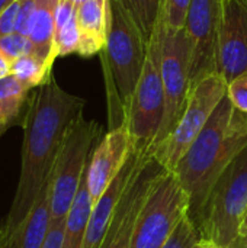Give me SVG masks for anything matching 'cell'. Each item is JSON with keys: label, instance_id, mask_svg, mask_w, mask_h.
I'll return each mask as SVG.
<instances>
[{"label": "cell", "instance_id": "6da1fadb", "mask_svg": "<svg viewBox=\"0 0 247 248\" xmlns=\"http://www.w3.org/2000/svg\"><path fill=\"white\" fill-rule=\"evenodd\" d=\"M84 105V99L61 89L54 76L32 93L22 126L23 144L19 182L1 228L3 238L32 211L38 196L51 179L63 141L70 126L83 113Z\"/></svg>", "mask_w": 247, "mask_h": 248}, {"label": "cell", "instance_id": "7a4b0ae2", "mask_svg": "<svg viewBox=\"0 0 247 248\" xmlns=\"http://www.w3.org/2000/svg\"><path fill=\"white\" fill-rule=\"evenodd\" d=\"M246 147L247 113L237 110L226 96L173 170L189 198L194 224L217 179Z\"/></svg>", "mask_w": 247, "mask_h": 248}, {"label": "cell", "instance_id": "3957f363", "mask_svg": "<svg viewBox=\"0 0 247 248\" xmlns=\"http://www.w3.org/2000/svg\"><path fill=\"white\" fill-rule=\"evenodd\" d=\"M108 35L105 44L109 129L124 124L135 86L141 77L148 42L122 0H108Z\"/></svg>", "mask_w": 247, "mask_h": 248}, {"label": "cell", "instance_id": "277c9868", "mask_svg": "<svg viewBox=\"0 0 247 248\" xmlns=\"http://www.w3.org/2000/svg\"><path fill=\"white\" fill-rule=\"evenodd\" d=\"M247 209V147L226 167L214 183L195 221L201 238L231 247L240 235Z\"/></svg>", "mask_w": 247, "mask_h": 248}, {"label": "cell", "instance_id": "5b68a950", "mask_svg": "<svg viewBox=\"0 0 247 248\" xmlns=\"http://www.w3.org/2000/svg\"><path fill=\"white\" fill-rule=\"evenodd\" d=\"M102 138V126L96 121H86L83 113L70 126L49 180L51 224L66 221L86 174L90 155Z\"/></svg>", "mask_w": 247, "mask_h": 248}, {"label": "cell", "instance_id": "8992f818", "mask_svg": "<svg viewBox=\"0 0 247 248\" xmlns=\"http://www.w3.org/2000/svg\"><path fill=\"white\" fill-rule=\"evenodd\" d=\"M165 20L160 16L148 42L141 77L132 93L124 124L128 125L137 151H151L165 116V90L162 80V42Z\"/></svg>", "mask_w": 247, "mask_h": 248}, {"label": "cell", "instance_id": "52a82bcc", "mask_svg": "<svg viewBox=\"0 0 247 248\" xmlns=\"http://www.w3.org/2000/svg\"><path fill=\"white\" fill-rule=\"evenodd\" d=\"M189 215V198L176 174L163 169L135 222L131 248H163L181 221Z\"/></svg>", "mask_w": 247, "mask_h": 248}, {"label": "cell", "instance_id": "ba28073f", "mask_svg": "<svg viewBox=\"0 0 247 248\" xmlns=\"http://www.w3.org/2000/svg\"><path fill=\"white\" fill-rule=\"evenodd\" d=\"M226 96L227 81L218 73L205 77L191 90L185 110L175 129L151 148L153 157L162 167L170 171L175 170Z\"/></svg>", "mask_w": 247, "mask_h": 248}, {"label": "cell", "instance_id": "9c48e42d", "mask_svg": "<svg viewBox=\"0 0 247 248\" xmlns=\"http://www.w3.org/2000/svg\"><path fill=\"white\" fill-rule=\"evenodd\" d=\"M162 80L165 90V116L154 145L167 138L175 129L191 93L189 44L185 28L181 31H169L165 26L162 42Z\"/></svg>", "mask_w": 247, "mask_h": 248}, {"label": "cell", "instance_id": "30bf717a", "mask_svg": "<svg viewBox=\"0 0 247 248\" xmlns=\"http://www.w3.org/2000/svg\"><path fill=\"white\" fill-rule=\"evenodd\" d=\"M224 0H192L185 32L189 44L191 90L205 77L217 73L218 36Z\"/></svg>", "mask_w": 247, "mask_h": 248}, {"label": "cell", "instance_id": "8fae6325", "mask_svg": "<svg viewBox=\"0 0 247 248\" xmlns=\"http://www.w3.org/2000/svg\"><path fill=\"white\" fill-rule=\"evenodd\" d=\"M151 151H140L134 173L115 209L100 248H131L137 218L150 192L151 183L163 170Z\"/></svg>", "mask_w": 247, "mask_h": 248}, {"label": "cell", "instance_id": "7c38bea8", "mask_svg": "<svg viewBox=\"0 0 247 248\" xmlns=\"http://www.w3.org/2000/svg\"><path fill=\"white\" fill-rule=\"evenodd\" d=\"M134 151L132 137L127 124L109 129L98 142L86 170V183L93 205L114 183Z\"/></svg>", "mask_w": 247, "mask_h": 248}, {"label": "cell", "instance_id": "4fadbf2b", "mask_svg": "<svg viewBox=\"0 0 247 248\" xmlns=\"http://www.w3.org/2000/svg\"><path fill=\"white\" fill-rule=\"evenodd\" d=\"M217 73L227 84L247 73V0H224Z\"/></svg>", "mask_w": 247, "mask_h": 248}, {"label": "cell", "instance_id": "5bb4252c", "mask_svg": "<svg viewBox=\"0 0 247 248\" xmlns=\"http://www.w3.org/2000/svg\"><path fill=\"white\" fill-rule=\"evenodd\" d=\"M138 157H140V151L135 150L130 157L128 163L121 170V173L114 180V183L108 187V190L102 195V198L93 205L86 235H84L83 248H100L105 240V235L108 232V228L111 225V221L114 218L115 209L134 173Z\"/></svg>", "mask_w": 247, "mask_h": 248}, {"label": "cell", "instance_id": "9a60e30c", "mask_svg": "<svg viewBox=\"0 0 247 248\" xmlns=\"http://www.w3.org/2000/svg\"><path fill=\"white\" fill-rule=\"evenodd\" d=\"M51 180V179H49ZM51 228L49 182L42 189L28 217L3 238L1 248H42Z\"/></svg>", "mask_w": 247, "mask_h": 248}, {"label": "cell", "instance_id": "2e32d148", "mask_svg": "<svg viewBox=\"0 0 247 248\" xmlns=\"http://www.w3.org/2000/svg\"><path fill=\"white\" fill-rule=\"evenodd\" d=\"M108 19V3L86 0L77 6V25L80 31V46L77 54L90 57L105 48Z\"/></svg>", "mask_w": 247, "mask_h": 248}, {"label": "cell", "instance_id": "e0dca14e", "mask_svg": "<svg viewBox=\"0 0 247 248\" xmlns=\"http://www.w3.org/2000/svg\"><path fill=\"white\" fill-rule=\"evenodd\" d=\"M60 0H35V9L29 20L28 38L35 46V54L52 67L57 54L54 48L55 10Z\"/></svg>", "mask_w": 247, "mask_h": 248}, {"label": "cell", "instance_id": "ac0fdd59", "mask_svg": "<svg viewBox=\"0 0 247 248\" xmlns=\"http://www.w3.org/2000/svg\"><path fill=\"white\" fill-rule=\"evenodd\" d=\"M31 92L12 74L0 78V138L10 128L23 126L31 105Z\"/></svg>", "mask_w": 247, "mask_h": 248}, {"label": "cell", "instance_id": "d6986e66", "mask_svg": "<svg viewBox=\"0 0 247 248\" xmlns=\"http://www.w3.org/2000/svg\"><path fill=\"white\" fill-rule=\"evenodd\" d=\"M92 208L93 203L89 195L86 174H84L77 196L64 222V235H63L61 248H83Z\"/></svg>", "mask_w": 247, "mask_h": 248}, {"label": "cell", "instance_id": "ffe728a7", "mask_svg": "<svg viewBox=\"0 0 247 248\" xmlns=\"http://www.w3.org/2000/svg\"><path fill=\"white\" fill-rule=\"evenodd\" d=\"M80 31L77 25V6L70 0H60L55 10L54 48L57 57L79 52Z\"/></svg>", "mask_w": 247, "mask_h": 248}, {"label": "cell", "instance_id": "44dd1931", "mask_svg": "<svg viewBox=\"0 0 247 248\" xmlns=\"http://www.w3.org/2000/svg\"><path fill=\"white\" fill-rule=\"evenodd\" d=\"M10 74L28 89L33 90L48 81V78L52 76V67L36 54H29L12 61Z\"/></svg>", "mask_w": 247, "mask_h": 248}, {"label": "cell", "instance_id": "7402d4cb", "mask_svg": "<svg viewBox=\"0 0 247 248\" xmlns=\"http://www.w3.org/2000/svg\"><path fill=\"white\" fill-rule=\"evenodd\" d=\"M134 17L138 29L147 42H150L159 19L162 16L163 0H122Z\"/></svg>", "mask_w": 247, "mask_h": 248}, {"label": "cell", "instance_id": "603a6c76", "mask_svg": "<svg viewBox=\"0 0 247 248\" xmlns=\"http://www.w3.org/2000/svg\"><path fill=\"white\" fill-rule=\"evenodd\" d=\"M192 0H163L162 17L169 31H181L185 28L186 16Z\"/></svg>", "mask_w": 247, "mask_h": 248}, {"label": "cell", "instance_id": "cb8c5ba5", "mask_svg": "<svg viewBox=\"0 0 247 248\" xmlns=\"http://www.w3.org/2000/svg\"><path fill=\"white\" fill-rule=\"evenodd\" d=\"M0 51L12 62L20 57L35 54V46L26 35L12 32L0 38Z\"/></svg>", "mask_w": 247, "mask_h": 248}, {"label": "cell", "instance_id": "d4e9b609", "mask_svg": "<svg viewBox=\"0 0 247 248\" xmlns=\"http://www.w3.org/2000/svg\"><path fill=\"white\" fill-rule=\"evenodd\" d=\"M199 240V231L188 215L181 221L163 248H194Z\"/></svg>", "mask_w": 247, "mask_h": 248}, {"label": "cell", "instance_id": "484cf974", "mask_svg": "<svg viewBox=\"0 0 247 248\" xmlns=\"http://www.w3.org/2000/svg\"><path fill=\"white\" fill-rule=\"evenodd\" d=\"M227 97L237 110L247 113V73L227 84Z\"/></svg>", "mask_w": 247, "mask_h": 248}, {"label": "cell", "instance_id": "4316f807", "mask_svg": "<svg viewBox=\"0 0 247 248\" xmlns=\"http://www.w3.org/2000/svg\"><path fill=\"white\" fill-rule=\"evenodd\" d=\"M19 9H20V0H15L0 13V38L15 32Z\"/></svg>", "mask_w": 247, "mask_h": 248}, {"label": "cell", "instance_id": "83f0119b", "mask_svg": "<svg viewBox=\"0 0 247 248\" xmlns=\"http://www.w3.org/2000/svg\"><path fill=\"white\" fill-rule=\"evenodd\" d=\"M33 9H35V0H20V9H19V13H17L15 32L28 36L29 20H31L32 13H33Z\"/></svg>", "mask_w": 247, "mask_h": 248}, {"label": "cell", "instance_id": "f1b7e54d", "mask_svg": "<svg viewBox=\"0 0 247 248\" xmlns=\"http://www.w3.org/2000/svg\"><path fill=\"white\" fill-rule=\"evenodd\" d=\"M64 222H61V224H51L48 237H47L45 244H44L42 248H61L63 235H64Z\"/></svg>", "mask_w": 247, "mask_h": 248}, {"label": "cell", "instance_id": "f546056e", "mask_svg": "<svg viewBox=\"0 0 247 248\" xmlns=\"http://www.w3.org/2000/svg\"><path fill=\"white\" fill-rule=\"evenodd\" d=\"M10 61L6 58V55L0 51V78L10 74Z\"/></svg>", "mask_w": 247, "mask_h": 248}, {"label": "cell", "instance_id": "4dcf8cb0", "mask_svg": "<svg viewBox=\"0 0 247 248\" xmlns=\"http://www.w3.org/2000/svg\"><path fill=\"white\" fill-rule=\"evenodd\" d=\"M194 248H231V247L221 246V244H218V243H215V241H213V240L201 238V240L197 243V246H195Z\"/></svg>", "mask_w": 247, "mask_h": 248}, {"label": "cell", "instance_id": "1f68e13d", "mask_svg": "<svg viewBox=\"0 0 247 248\" xmlns=\"http://www.w3.org/2000/svg\"><path fill=\"white\" fill-rule=\"evenodd\" d=\"M231 248H247V232L237 237V240L231 244Z\"/></svg>", "mask_w": 247, "mask_h": 248}, {"label": "cell", "instance_id": "d6a6232c", "mask_svg": "<svg viewBox=\"0 0 247 248\" xmlns=\"http://www.w3.org/2000/svg\"><path fill=\"white\" fill-rule=\"evenodd\" d=\"M247 232V209L246 212H245V217H243V222H242V228H240V235H243V234H246ZM239 235V237H240Z\"/></svg>", "mask_w": 247, "mask_h": 248}, {"label": "cell", "instance_id": "836d02e7", "mask_svg": "<svg viewBox=\"0 0 247 248\" xmlns=\"http://www.w3.org/2000/svg\"><path fill=\"white\" fill-rule=\"evenodd\" d=\"M13 1H15V0H0V13H1L9 4H12Z\"/></svg>", "mask_w": 247, "mask_h": 248}, {"label": "cell", "instance_id": "e575fe53", "mask_svg": "<svg viewBox=\"0 0 247 248\" xmlns=\"http://www.w3.org/2000/svg\"><path fill=\"white\" fill-rule=\"evenodd\" d=\"M74 6H79V4H82L83 1H86V0H70Z\"/></svg>", "mask_w": 247, "mask_h": 248}, {"label": "cell", "instance_id": "d590c367", "mask_svg": "<svg viewBox=\"0 0 247 248\" xmlns=\"http://www.w3.org/2000/svg\"><path fill=\"white\" fill-rule=\"evenodd\" d=\"M3 246V234H1V230H0V248Z\"/></svg>", "mask_w": 247, "mask_h": 248}]
</instances>
